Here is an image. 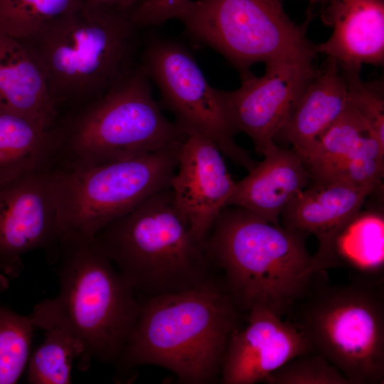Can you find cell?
<instances>
[{
	"instance_id": "cell-1",
	"label": "cell",
	"mask_w": 384,
	"mask_h": 384,
	"mask_svg": "<svg viewBox=\"0 0 384 384\" xmlns=\"http://www.w3.org/2000/svg\"><path fill=\"white\" fill-rule=\"evenodd\" d=\"M240 313L222 280L213 278L183 292L144 298L115 363L122 370L160 366L185 384L220 381Z\"/></svg>"
},
{
	"instance_id": "cell-2",
	"label": "cell",
	"mask_w": 384,
	"mask_h": 384,
	"mask_svg": "<svg viewBox=\"0 0 384 384\" xmlns=\"http://www.w3.org/2000/svg\"><path fill=\"white\" fill-rule=\"evenodd\" d=\"M306 236L230 206L218 216L205 246L240 313L261 307L282 317L306 296L324 271L306 247Z\"/></svg>"
},
{
	"instance_id": "cell-3",
	"label": "cell",
	"mask_w": 384,
	"mask_h": 384,
	"mask_svg": "<svg viewBox=\"0 0 384 384\" xmlns=\"http://www.w3.org/2000/svg\"><path fill=\"white\" fill-rule=\"evenodd\" d=\"M57 260L59 292L29 314L35 328H61L81 344L82 371L91 361L115 363L136 322L137 294L94 239H63Z\"/></svg>"
},
{
	"instance_id": "cell-4",
	"label": "cell",
	"mask_w": 384,
	"mask_h": 384,
	"mask_svg": "<svg viewBox=\"0 0 384 384\" xmlns=\"http://www.w3.org/2000/svg\"><path fill=\"white\" fill-rule=\"evenodd\" d=\"M93 239L137 296L177 293L212 278L205 242L192 233L169 187L107 225Z\"/></svg>"
},
{
	"instance_id": "cell-5",
	"label": "cell",
	"mask_w": 384,
	"mask_h": 384,
	"mask_svg": "<svg viewBox=\"0 0 384 384\" xmlns=\"http://www.w3.org/2000/svg\"><path fill=\"white\" fill-rule=\"evenodd\" d=\"M126 10L80 8L31 38L38 45L29 51L57 104L89 93L105 94L134 69L140 27Z\"/></svg>"
},
{
	"instance_id": "cell-6",
	"label": "cell",
	"mask_w": 384,
	"mask_h": 384,
	"mask_svg": "<svg viewBox=\"0 0 384 384\" xmlns=\"http://www.w3.org/2000/svg\"><path fill=\"white\" fill-rule=\"evenodd\" d=\"M383 279L354 276L332 284L324 271L292 311L312 351L325 357L351 384L384 381Z\"/></svg>"
},
{
	"instance_id": "cell-7",
	"label": "cell",
	"mask_w": 384,
	"mask_h": 384,
	"mask_svg": "<svg viewBox=\"0 0 384 384\" xmlns=\"http://www.w3.org/2000/svg\"><path fill=\"white\" fill-rule=\"evenodd\" d=\"M186 137L163 114L139 64L58 137V156L63 166L95 165L175 148Z\"/></svg>"
},
{
	"instance_id": "cell-8",
	"label": "cell",
	"mask_w": 384,
	"mask_h": 384,
	"mask_svg": "<svg viewBox=\"0 0 384 384\" xmlns=\"http://www.w3.org/2000/svg\"><path fill=\"white\" fill-rule=\"evenodd\" d=\"M181 146L124 160L53 169L59 240L93 239L107 225L169 188Z\"/></svg>"
},
{
	"instance_id": "cell-9",
	"label": "cell",
	"mask_w": 384,
	"mask_h": 384,
	"mask_svg": "<svg viewBox=\"0 0 384 384\" xmlns=\"http://www.w3.org/2000/svg\"><path fill=\"white\" fill-rule=\"evenodd\" d=\"M187 34L222 55L240 73L257 63H314L315 44L281 0H189L178 12Z\"/></svg>"
},
{
	"instance_id": "cell-10",
	"label": "cell",
	"mask_w": 384,
	"mask_h": 384,
	"mask_svg": "<svg viewBox=\"0 0 384 384\" xmlns=\"http://www.w3.org/2000/svg\"><path fill=\"white\" fill-rule=\"evenodd\" d=\"M140 66L157 86L161 105L187 133L213 142L222 154L247 171L258 162L235 141L237 133L220 90L207 81L196 59L182 43L151 37L144 46Z\"/></svg>"
},
{
	"instance_id": "cell-11",
	"label": "cell",
	"mask_w": 384,
	"mask_h": 384,
	"mask_svg": "<svg viewBox=\"0 0 384 384\" xmlns=\"http://www.w3.org/2000/svg\"><path fill=\"white\" fill-rule=\"evenodd\" d=\"M58 244L53 169L0 183V273L16 277L24 254L38 249L57 253Z\"/></svg>"
},
{
	"instance_id": "cell-12",
	"label": "cell",
	"mask_w": 384,
	"mask_h": 384,
	"mask_svg": "<svg viewBox=\"0 0 384 384\" xmlns=\"http://www.w3.org/2000/svg\"><path fill=\"white\" fill-rule=\"evenodd\" d=\"M260 77L252 73L240 77L241 85L221 90L231 122L237 132L246 134L260 155L274 143L313 75L314 63L278 60L265 63Z\"/></svg>"
},
{
	"instance_id": "cell-13",
	"label": "cell",
	"mask_w": 384,
	"mask_h": 384,
	"mask_svg": "<svg viewBox=\"0 0 384 384\" xmlns=\"http://www.w3.org/2000/svg\"><path fill=\"white\" fill-rule=\"evenodd\" d=\"M223 155L210 140L186 132L169 183L178 211L203 242L236 186Z\"/></svg>"
},
{
	"instance_id": "cell-14",
	"label": "cell",
	"mask_w": 384,
	"mask_h": 384,
	"mask_svg": "<svg viewBox=\"0 0 384 384\" xmlns=\"http://www.w3.org/2000/svg\"><path fill=\"white\" fill-rule=\"evenodd\" d=\"M312 351L301 330L272 311L255 307L247 323L230 334L220 381L223 384L264 383L274 370L294 357Z\"/></svg>"
},
{
	"instance_id": "cell-15",
	"label": "cell",
	"mask_w": 384,
	"mask_h": 384,
	"mask_svg": "<svg viewBox=\"0 0 384 384\" xmlns=\"http://www.w3.org/2000/svg\"><path fill=\"white\" fill-rule=\"evenodd\" d=\"M375 190L339 182L314 184L287 203L280 215L282 227L314 235L319 247L313 256L318 268L335 267L339 235L359 215L366 198Z\"/></svg>"
},
{
	"instance_id": "cell-16",
	"label": "cell",
	"mask_w": 384,
	"mask_h": 384,
	"mask_svg": "<svg viewBox=\"0 0 384 384\" xmlns=\"http://www.w3.org/2000/svg\"><path fill=\"white\" fill-rule=\"evenodd\" d=\"M323 22L333 28L316 54L335 60L344 70L384 63V0H336L324 7Z\"/></svg>"
},
{
	"instance_id": "cell-17",
	"label": "cell",
	"mask_w": 384,
	"mask_h": 384,
	"mask_svg": "<svg viewBox=\"0 0 384 384\" xmlns=\"http://www.w3.org/2000/svg\"><path fill=\"white\" fill-rule=\"evenodd\" d=\"M264 160L236 182L228 206L243 208L259 218L279 226V218L292 198L310 180L302 156L292 147L274 142L265 151Z\"/></svg>"
},
{
	"instance_id": "cell-18",
	"label": "cell",
	"mask_w": 384,
	"mask_h": 384,
	"mask_svg": "<svg viewBox=\"0 0 384 384\" xmlns=\"http://www.w3.org/2000/svg\"><path fill=\"white\" fill-rule=\"evenodd\" d=\"M348 102V88L342 70L335 60L326 58L321 67L316 68L273 142L291 145L304 158Z\"/></svg>"
},
{
	"instance_id": "cell-19",
	"label": "cell",
	"mask_w": 384,
	"mask_h": 384,
	"mask_svg": "<svg viewBox=\"0 0 384 384\" xmlns=\"http://www.w3.org/2000/svg\"><path fill=\"white\" fill-rule=\"evenodd\" d=\"M57 103L45 75L18 40L0 32V110L50 128Z\"/></svg>"
},
{
	"instance_id": "cell-20",
	"label": "cell",
	"mask_w": 384,
	"mask_h": 384,
	"mask_svg": "<svg viewBox=\"0 0 384 384\" xmlns=\"http://www.w3.org/2000/svg\"><path fill=\"white\" fill-rule=\"evenodd\" d=\"M58 149L50 128L0 110V183L49 167Z\"/></svg>"
},
{
	"instance_id": "cell-21",
	"label": "cell",
	"mask_w": 384,
	"mask_h": 384,
	"mask_svg": "<svg viewBox=\"0 0 384 384\" xmlns=\"http://www.w3.org/2000/svg\"><path fill=\"white\" fill-rule=\"evenodd\" d=\"M383 215H358L337 239L335 267H348L354 276L383 279Z\"/></svg>"
},
{
	"instance_id": "cell-22",
	"label": "cell",
	"mask_w": 384,
	"mask_h": 384,
	"mask_svg": "<svg viewBox=\"0 0 384 384\" xmlns=\"http://www.w3.org/2000/svg\"><path fill=\"white\" fill-rule=\"evenodd\" d=\"M45 338L30 355L27 363V382L31 384H69L75 360L83 349L69 332L53 327L45 331Z\"/></svg>"
},
{
	"instance_id": "cell-23",
	"label": "cell",
	"mask_w": 384,
	"mask_h": 384,
	"mask_svg": "<svg viewBox=\"0 0 384 384\" xmlns=\"http://www.w3.org/2000/svg\"><path fill=\"white\" fill-rule=\"evenodd\" d=\"M80 8V0H0V32L31 39Z\"/></svg>"
},
{
	"instance_id": "cell-24",
	"label": "cell",
	"mask_w": 384,
	"mask_h": 384,
	"mask_svg": "<svg viewBox=\"0 0 384 384\" xmlns=\"http://www.w3.org/2000/svg\"><path fill=\"white\" fill-rule=\"evenodd\" d=\"M384 172V147L370 134L366 135L345 157L309 174L316 183L339 182L353 186H380Z\"/></svg>"
},
{
	"instance_id": "cell-25",
	"label": "cell",
	"mask_w": 384,
	"mask_h": 384,
	"mask_svg": "<svg viewBox=\"0 0 384 384\" xmlns=\"http://www.w3.org/2000/svg\"><path fill=\"white\" fill-rule=\"evenodd\" d=\"M0 273V295L7 289ZM35 326L29 315L14 312L0 302V384L16 383L27 366Z\"/></svg>"
},
{
	"instance_id": "cell-26",
	"label": "cell",
	"mask_w": 384,
	"mask_h": 384,
	"mask_svg": "<svg viewBox=\"0 0 384 384\" xmlns=\"http://www.w3.org/2000/svg\"><path fill=\"white\" fill-rule=\"evenodd\" d=\"M368 134L374 137L366 121L348 102L342 114L320 134L303 158L309 174L340 161Z\"/></svg>"
},
{
	"instance_id": "cell-27",
	"label": "cell",
	"mask_w": 384,
	"mask_h": 384,
	"mask_svg": "<svg viewBox=\"0 0 384 384\" xmlns=\"http://www.w3.org/2000/svg\"><path fill=\"white\" fill-rule=\"evenodd\" d=\"M267 384H351L321 354L311 351L289 360L272 372Z\"/></svg>"
},
{
	"instance_id": "cell-28",
	"label": "cell",
	"mask_w": 384,
	"mask_h": 384,
	"mask_svg": "<svg viewBox=\"0 0 384 384\" xmlns=\"http://www.w3.org/2000/svg\"><path fill=\"white\" fill-rule=\"evenodd\" d=\"M350 104L369 125L374 137L384 147L383 82H363L359 70H344Z\"/></svg>"
},
{
	"instance_id": "cell-29",
	"label": "cell",
	"mask_w": 384,
	"mask_h": 384,
	"mask_svg": "<svg viewBox=\"0 0 384 384\" xmlns=\"http://www.w3.org/2000/svg\"><path fill=\"white\" fill-rule=\"evenodd\" d=\"M189 0H144L132 10L133 21L140 27L157 26L175 18Z\"/></svg>"
},
{
	"instance_id": "cell-30",
	"label": "cell",
	"mask_w": 384,
	"mask_h": 384,
	"mask_svg": "<svg viewBox=\"0 0 384 384\" xmlns=\"http://www.w3.org/2000/svg\"><path fill=\"white\" fill-rule=\"evenodd\" d=\"M91 5L129 9L144 0H90Z\"/></svg>"
},
{
	"instance_id": "cell-31",
	"label": "cell",
	"mask_w": 384,
	"mask_h": 384,
	"mask_svg": "<svg viewBox=\"0 0 384 384\" xmlns=\"http://www.w3.org/2000/svg\"><path fill=\"white\" fill-rule=\"evenodd\" d=\"M311 5L321 4L324 7L336 0H306Z\"/></svg>"
}]
</instances>
